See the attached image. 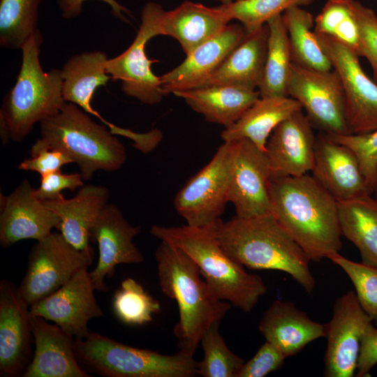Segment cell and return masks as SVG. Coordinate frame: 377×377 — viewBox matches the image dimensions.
Returning <instances> with one entry per match:
<instances>
[{"label": "cell", "instance_id": "ac0fdd59", "mask_svg": "<svg viewBox=\"0 0 377 377\" xmlns=\"http://www.w3.org/2000/svg\"><path fill=\"white\" fill-rule=\"evenodd\" d=\"M0 244L8 248L23 239L41 240L60 223L59 217L36 195L24 179L8 195L1 193Z\"/></svg>", "mask_w": 377, "mask_h": 377}, {"label": "cell", "instance_id": "5bb4252c", "mask_svg": "<svg viewBox=\"0 0 377 377\" xmlns=\"http://www.w3.org/2000/svg\"><path fill=\"white\" fill-rule=\"evenodd\" d=\"M87 267L80 269L64 286L29 306L30 315L52 321L75 339L85 337L90 320L103 313L95 298Z\"/></svg>", "mask_w": 377, "mask_h": 377}, {"label": "cell", "instance_id": "44dd1931", "mask_svg": "<svg viewBox=\"0 0 377 377\" xmlns=\"http://www.w3.org/2000/svg\"><path fill=\"white\" fill-rule=\"evenodd\" d=\"M313 177L338 202L371 194L355 154L325 133L316 140Z\"/></svg>", "mask_w": 377, "mask_h": 377}, {"label": "cell", "instance_id": "d6986e66", "mask_svg": "<svg viewBox=\"0 0 377 377\" xmlns=\"http://www.w3.org/2000/svg\"><path fill=\"white\" fill-rule=\"evenodd\" d=\"M313 125L302 110L281 122L265 146L271 178L300 176L311 172L316 140Z\"/></svg>", "mask_w": 377, "mask_h": 377}, {"label": "cell", "instance_id": "9c48e42d", "mask_svg": "<svg viewBox=\"0 0 377 377\" xmlns=\"http://www.w3.org/2000/svg\"><path fill=\"white\" fill-rule=\"evenodd\" d=\"M94 251H80L61 232H52L32 247L27 269L19 286L21 297L31 306L64 286L80 269L93 262Z\"/></svg>", "mask_w": 377, "mask_h": 377}, {"label": "cell", "instance_id": "603a6c76", "mask_svg": "<svg viewBox=\"0 0 377 377\" xmlns=\"http://www.w3.org/2000/svg\"><path fill=\"white\" fill-rule=\"evenodd\" d=\"M258 329L265 340L278 348L286 358L326 334V324L312 320L293 302L280 300L274 301L265 311Z\"/></svg>", "mask_w": 377, "mask_h": 377}, {"label": "cell", "instance_id": "4fadbf2b", "mask_svg": "<svg viewBox=\"0 0 377 377\" xmlns=\"http://www.w3.org/2000/svg\"><path fill=\"white\" fill-rule=\"evenodd\" d=\"M372 321L360 306L355 291L339 297L326 324L327 348L324 360L326 377H352L357 370L361 339Z\"/></svg>", "mask_w": 377, "mask_h": 377}, {"label": "cell", "instance_id": "8992f818", "mask_svg": "<svg viewBox=\"0 0 377 377\" xmlns=\"http://www.w3.org/2000/svg\"><path fill=\"white\" fill-rule=\"evenodd\" d=\"M40 133L31 156L43 150H60L77 165L84 181L98 170L117 171L126 161L122 142L72 103L66 102L57 114L40 121Z\"/></svg>", "mask_w": 377, "mask_h": 377}, {"label": "cell", "instance_id": "f546056e", "mask_svg": "<svg viewBox=\"0 0 377 377\" xmlns=\"http://www.w3.org/2000/svg\"><path fill=\"white\" fill-rule=\"evenodd\" d=\"M342 236L358 249L362 263L377 267V198L370 194L338 202Z\"/></svg>", "mask_w": 377, "mask_h": 377}, {"label": "cell", "instance_id": "52a82bcc", "mask_svg": "<svg viewBox=\"0 0 377 377\" xmlns=\"http://www.w3.org/2000/svg\"><path fill=\"white\" fill-rule=\"evenodd\" d=\"M80 365L107 377H195L198 375L193 353L181 350L173 355L141 349L89 332L75 341Z\"/></svg>", "mask_w": 377, "mask_h": 377}, {"label": "cell", "instance_id": "83f0119b", "mask_svg": "<svg viewBox=\"0 0 377 377\" xmlns=\"http://www.w3.org/2000/svg\"><path fill=\"white\" fill-rule=\"evenodd\" d=\"M302 110L290 96L260 97L232 125L221 133L223 142L246 139L265 151L274 128L294 113Z\"/></svg>", "mask_w": 377, "mask_h": 377}, {"label": "cell", "instance_id": "836d02e7", "mask_svg": "<svg viewBox=\"0 0 377 377\" xmlns=\"http://www.w3.org/2000/svg\"><path fill=\"white\" fill-rule=\"evenodd\" d=\"M112 306L116 317L129 325L151 322L161 311V304L132 278L124 279L114 294Z\"/></svg>", "mask_w": 377, "mask_h": 377}, {"label": "cell", "instance_id": "f35d334b", "mask_svg": "<svg viewBox=\"0 0 377 377\" xmlns=\"http://www.w3.org/2000/svg\"><path fill=\"white\" fill-rule=\"evenodd\" d=\"M325 134L355 154L367 185L371 193H374L377 180V130L361 135Z\"/></svg>", "mask_w": 377, "mask_h": 377}, {"label": "cell", "instance_id": "5b68a950", "mask_svg": "<svg viewBox=\"0 0 377 377\" xmlns=\"http://www.w3.org/2000/svg\"><path fill=\"white\" fill-rule=\"evenodd\" d=\"M43 36L38 29L21 47L22 60L15 84L4 96L0 109L3 145L22 142L34 125L57 114L66 104L61 70L45 72L39 54Z\"/></svg>", "mask_w": 377, "mask_h": 377}, {"label": "cell", "instance_id": "30bf717a", "mask_svg": "<svg viewBox=\"0 0 377 377\" xmlns=\"http://www.w3.org/2000/svg\"><path fill=\"white\" fill-rule=\"evenodd\" d=\"M165 10L154 2H148L141 12V23L130 46L118 56L108 59L106 71L113 80H119L123 92L147 105L160 103L165 96L160 77L151 66L157 60L149 59L145 46L152 38L161 35Z\"/></svg>", "mask_w": 377, "mask_h": 377}, {"label": "cell", "instance_id": "7a4b0ae2", "mask_svg": "<svg viewBox=\"0 0 377 377\" xmlns=\"http://www.w3.org/2000/svg\"><path fill=\"white\" fill-rule=\"evenodd\" d=\"M216 235L224 251L251 269L285 272L311 294L315 279L304 250L271 214L253 218L235 216L216 223Z\"/></svg>", "mask_w": 377, "mask_h": 377}, {"label": "cell", "instance_id": "277c9868", "mask_svg": "<svg viewBox=\"0 0 377 377\" xmlns=\"http://www.w3.org/2000/svg\"><path fill=\"white\" fill-rule=\"evenodd\" d=\"M216 223L201 227L153 225L150 232L187 253L219 298L249 313L267 293V286L260 276L248 273L224 251L216 235Z\"/></svg>", "mask_w": 377, "mask_h": 377}, {"label": "cell", "instance_id": "cb8c5ba5", "mask_svg": "<svg viewBox=\"0 0 377 377\" xmlns=\"http://www.w3.org/2000/svg\"><path fill=\"white\" fill-rule=\"evenodd\" d=\"M110 198V190L102 185L82 186L71 198L64 195L43 202L60 219L57 228L66 241L80 251H93L89 245L91 228Z\"/></svg>", "mask_w": 377, "mask_h": 377}, {"label": "cell", "instance_id": "bcb514c9", "mask_svg": "<svg viewBox=\"0 0 377 377\" xmlns=\"http://www.w3.org/2000/svg\"><path fill=\"white\" fill-rule=\"evenodd\" d=\"M216 1H220L222 4H228L234 1L235 0H216Z\"/></svg>", "mask_w": 377, "mask_h": 377}, {"label": "cell", "instance_id": "484cf974", "mask_svg": "<svg viewBox=\"0 0 377 377\" xmlns=\"http://www.w3.org/2000/svg\"><path fill=\"white\" fill-rule=\"evenodd\" d=\"M231 21L220 8L189 1L164 11L161 35L175 38L186 55L220 33Z\"/></svg>", "mask_w": 377, "mask_h": 377}, {"label": "cell", "instance_id": "4dcf8cb0", "mask_svg": "<svg viewBox=\"0 0 377 377\" xmlns=\"http://www.w3.org/2000/svg\"><path fill=\"white\" fill-rule=\"evenodd\" d=\"M267 51L260 97L288 96L287 87L293 64L288 32L281 14L269 19Z\"/></svg>", "mask_w": 377, "mask_h": 377}, {"label": "cell", "instance_id": "e575fe53", "mask_svg": "<svg viewBox=\"0 0 377 377\" xmlns=\"http://www.w3.org/2000/svg\"><path fill=\"white\" fill-rule=\"evenodd\" d=\"M219 324H212L201 337L204 356L197 362L198 374L203 377H237L244 361L227 347Z\"/></svg>", "mask_w": 377, "mask_h": 377}, {"label": "cell", "instance_id": "3957f363", "mask_svg": "<svg viewBox=\"0 0 377 377\" xmlns=\"http://www.w3.org/2000/svg\"><path fill=\"white\" fill-rule=\"evenodd\" d=\"M155 258L159 286L178 305L179 319L174 332L179 348L194 354L204 332L220 323L231 305L212 292L197 264L181 249L161 241Z\"/></svg>", "mask_w": 377, "mask_h": 377}, {"label": "cell", "instance_id": "6da1fadb", "mask_svg": "<svg viewBox=\"0 0 377 377\" xmlns=\"http://www.w3.org/2000/svg\"><path fill=\"white\" fill-rule=\"evenodd\" d=\"M269 195L270 214L310 261L339 253L338 201L313 176L270 178Z\"/></svg>", "mask_w": 377, "mask_h": 377}, {"label": "cell", "instance_id": "f1b7e54d", "mask_svg": "<svg viewBox=\"0 0 377 377\" xmlns=\"http://www.w3.org/2000/svg\"><path fill=\"white\" fill-rule=\"evenodd\" d=\"M108 60L103 52H85L69 58L61 69L64 101L78 105L103 121H105L93 109L91 102L96 90L111 79L106 71Z\"/></svg>", "mask_w": 377, "mask_h": 377}, {"label": "cell", "instance_id": "ffe728a7", "mask_svg": "<svg viewBox=\"0 0 377 377\" xmlns=\"http://www.w3.org/2000/svg\"><path fill=\"white\" fill-rule=\"evenodd\" d=\"M247 31L242 24H228L204 42L176 68L160 76L165 95L199 87L242 40Z\"/></svg>", "mask_w": 377, "mask_h": 377}, {"label": "cell", "instance_id": "ee69618b", "mask_svg": "<svg viewBox=\"0 0 377 377\" xmlns=\"http://www.w3.org/2000/svg\"><path fill=\"white\" fill-rule=\"evenodd\" d=\"M377 364V328L370 323L362 334L356 376H369L371 369Z\"/></svg>", "mask_w": 377, "mask_h": 377}, {"label": "cell", "instance_id": "9a60e30c", "mask_svg": "<svg viewBox=\"0 0 377 377\" xmlns=\"http://www.w3.org/2000/svg\"><path fill=\"white\" fill-rule=\"evenodd\" d=\"M140 232L129 223L119 207L108 203L94 223L90 239L98 244V260L90 276L96 290L106 292L105 278L111 277L119 264L142 263L144 256L133 243Z\"/></svg>", "mask_w": 377, "mask_h": 377}, {"label": "cell", "instance_id": "7c38bea8", "mask_svg": "<svg viewBox=\"0 0 377 377\" xmlns=\"http://www.w3.org/2000/svg\"><path fill=\"white\" fill-rule=\"evenodd\" d=\"M288 96L300 103L313 126L327 134H349L340 77L334 69L318 71L292 64Z\"/></svg>", "mask_w": 377, "mask_h": 377}, {"label": "cell", "instance_id": "d6a6232c", "mask_svg": "<svg viewBox=\"0 0 377 377\" xmlns=\"http://www.w3.org/2000/svg\"><path fill=\"white\" fill-rule=\"evenodd\" d=\"M41 0H0V45L20 49L37 29Z\"/></svg>", "mask_w": 377, "mask_h": 377}, {"label": "cell", "instance_id": "74e56055", "mask_svg": "<svg viewBox=\"0 0 377 377\" xmlns=\"http://www.w3.org/2000/svg\"><path fill=\"white\" fill-rule=\"evenodd\" d=\"M328 259L341 268L349 277L360 306L372 323L377 325V267L356 263L340 253L331 255Z\"/></svg>", "mask_w": 377, "mask_h": 377}, {"label": "cell", "instance_id": "ba28073f", "mask_svg": "<svg viewBox=\"0 0 377 377\" xmlns=\"http://www.w3.org/2000/svg\"><path fill=\"white\" fill-rule=\"evenodd\" d=\"M238 141L223 142L212 158L177 192L176 212L186 225L201 227L218 221L228 202Z\"/></svg>", "mask_w": 377, "mask_h": 377}, {"label": "cell", "instance_id": "7dc6e473", "mask_svg": "<svg viewBox=\"0 0 377 377\" xmlns=\"http://www.w3.org/2000/svg\"><path fill=\"white\" fill-rule=\"evenodd\" d=\"M374 192L376 193V198H377V180H376V186H375V188H374Z\"/></svg>", "mask_w": 377, "mask_h": 377}, {"label": "cell", "instance_id": "7bdbcfd3", "mask_svg": "<svg viewBox=\"0 0 377 377\" xmlns=\"http://www.w3.org/2000/svg\"><path fill=\"white\" fill-rule=\"evenodd\" d=\"M73 163L66 153L57 149L43 150L24 159L17 166L24 171H31L40 176L61 170L64 165Z\"/></svg>", "mask_w": 377, "mask_h": 377}, {"label": "cell", "instance_id": "8d00e7d4", "mask_svg": "<svg viewBox=\"0 0 377 377\" xmlns=\"http://www.w3.org/2000/svg\"><path fill=\"white\" fill-rule=\"evenodd\" d=\"M313 31L332 36L357 52V27L348 0H328L314 19Z\"/></svg>", "mask_w": 377, "mask_h": 377}, {"label": "cell", "instance_id": "2e32d148", "mask_svg": "<svg viewBox=\"0 0 377 377\" xmlns=\"http://www.w3.org/2000/svg\"><path fill=\"white\" fill-rule=\"evenodd\" d=\"M29 306L19 287L6 280L0 281V376H23L31 360Z\"/></svg>", "mask_w": 377, "mask_h": 377}, {"label": "cell", "instance_id": "7402d4cb", "mask_svg": "<svg viewBox=\"0 0 377 377\" xmlns=\"http://www.w3.org/2000/svg\"><path fill=\"white\" fill-rule=\"evenodd\" d=\"M35 345L34 355L23 377H89L75 353V339L56 324L31 316Z\"/></svg>", "mask_w": 377, "mask_h": 377}, {"label": "cell", "instance_id": "4316f807", "mask_svg": "<svg viewBox=\"0 0 377 377\" xmlns=\"http://www.w3.org/2000/svg\"><path fill=\"white\" fill-rule=\"evenodd\" d=\"M208 122L228 128L235 124L260 98L258 91L237 85L222 84L175 92Z\"/></svg>", "mask_w": 377, "mask_h": 377}, {"label": "cell", "instance_id": "60d3db41", "mask_svg": "<svg viewBox=\"0 0 377 377\" xmlns=\"http://www.w3.org/2000/svg\"><path fill=\"white\" fill-rule=\"evenodd\" d=\"M286 357L272 343L265 341L254 356L244 362L237 377H263L279 369Z\"/></svg>", "mask_w": 377, "mask_h": 377}, {"label": "cell", "instance_id": "8fae6325", "mask_svg": "<svg viewBox=\"0 0 377 377\" xmlns=\"http://www.w3.org/2000/svg\"><path fill=\"white\" fill-rule=\"evenodd\" d=\"M314 33L340 77L349 134L377 130V83L364 73L354 50L332 36Z\"/></svg>", "mask_w": 377, "mask_h": 377}, {"label": "cell", "instance_id": "d590c367", "mask_svg": "<svg viewBox=\"0 0 377 377\" xmlns=\"http://www.w3.org/2000/svg\"><path fill=\"white\" fill-rule=\"evenodd\" d=\"M313 0H235L220 8L230 20H237L246 31H253L264 24L272 17L282 14L288 8L306 6Z\"/></svg>", "mask_w": 377, "mask_h": 377}, {"label": "cell", "instance_id": "1f68e13d", "mask_svg": "<svg viewBox=\"0 0 377 377\" xmlns=\"http://www.w3.org/2000/svg\"><path fill=\"white\" fill-rule=\"evenodd\" d=\"M281 15L288 32L293 63L318 71L332 70L312 30L314 27L312 14L301 6H294Z\"/></svg>", "mask_w": 377, "mask_h": 377}, {"label": "cell", "instance_id": "e0dca14e", "mask_svg": "<svg viewBox=\"0 0 377 377\" xmlns=\"http://www.w3.org/2000/svg\"><path fill=\"white\" fill-rule=\"evenodd\" d=\"M228 202L239 218L270 214L269 165L265 151L246 139L239 140Z\"/></svg>", "mask_w": 377, "mask_h": 377}, {"label": "cell", "instance_id": "f6af8a7d", "mask_svg": "<svg viewBox=\"0 0 377 377\" xmlns=\"http://www.w3.org/2000/svg\"><path fill=\"white\" fill-rule=\"evenodd\" d=\"M89 0H57L61 16L65 19L75 18L82 11L83 4ZM110 6L112 14L120 20L127 21L124 13L130 15L129 10L115 0H98Z\"/></svg>", "mask_w": 377, "mask_h": 377}, {"label": "cell", "instance_id": "ab89813d", "mask_svg": "<svg viewBox=\"0 0 377 377\" xmlns=\"http://www.w3.org/2000/svg\"><path fill=\"white\" fill-rule=\"evenodd\" d=\"M358 31L357 54L369 62L374 80L377 83V15L356 0H348Z\"/></svg>", "mask_w": 377, "mask_h": 377}, {"label": "cell", "instance_id": "b9f144b4", "mask_svg": "<svg viewBox=\"0 0 377 377\" xmlns=\"http://www.w3.org/2000/svg\"><path fill=\"white\" fill-rule=\"evenodd\" d=\"M84 179L80 172L66 174L61 170L40 176V186L35 188L36 197L42 202L56 200L63 195L61 191L84 186Z\"/></svg>", "mask_w": 377, "mask_h": 377}, {"label": "cell", "instance_id": "d4e9b609", "mask_svg": "<svg viewBox=\"0 0 377 377\" xmlns=\"http://www.w3.org/2000/svg\"><path fill=\"white\" fill-rule=\"evenodd\" d=\"M268 37L267 23L247 31L242 40L199 87L230 84L256 89L263 75Z\"/></svg>", "mask_w": 377, "mask_h": 377}]
</instances>
